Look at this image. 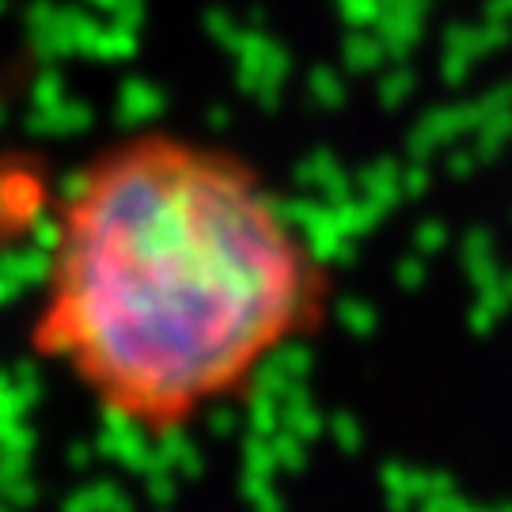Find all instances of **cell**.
<instances>
[{
    "label": "cell",
    "mask_w": 512,
    "mask_h": 512,
    "mask_svg": "<svg viewBox=\"0 0 512 512\" xmlns=\"http://www.w3.org/2000/svg\"><path fill=\"white\" fill-rule=\"evenodd\" d=\"M327 304V262L251 160L148 126L65 186L27 342L103 418L167 440L243 399Z\"/></svg>",
    "instance_id": "1"
}]
</instances>
